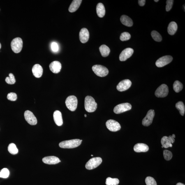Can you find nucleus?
<instances>
[{
    "label": "nucleus",
    "mask_w": 185,
    "mask_h": 185,
    "mask_svg": "<svg viewBox=\"0 0 185 185\" xmlns=\"http://www.w3.org/2000/svg\"><path fill=\"white\" fill-rule=\"evenodd\" d=\"M120 21L123 24L128 27H131L133 26V20L129 17L126 15H123L121 16Z\"/></svg>",
    "instance_id": "22"
},
{
    "label": "nucleus",
    "mask_w": 185,
    "mask_h": 185,
    "mask_svg": "<svg viewBox=\"0 0 185 185\" xmlns=\"http://www.w3.org/2000/svg\"><path fill=\"white\" fill-rule=\"evenodd\" d=\"M43 163L48 165H55L61 162L59 158L54 156L45 157L42 159Z\"/></svg>",
    "instance_id": "16"
},
{
    "label": "nucleus",
    "mask_w": 185,
    "mask_h": 185,
    "mask_svg": "<svg viewBox=\"0 0 185 185\" xmlns=\"http://www.w3.org/2000/svg\"><path fill=\"white\" fill-rule=\"evenodd\" d=\"M155 113L154 110L148 111L147 115L143 120L142 124L144 126H149L152 123L154 117Z\"/></svg>",
    "instance_id": "11"
},
{
    "label": "nucleus",
    "mask_w": 185,
    "mask_h": 185,
    "mask_svg": "<svg viewBox=\"0 0 185 185\" xmlns=\"http://www.w3.org/2000/svg\"><path fill=\"white\" fill-rule=\"evenodd\" d=\"M54 119L56 125L60 126L63 125V122L61 113L59 110L54 112L53 114Z\"/></svg>",
    "instance_id": "20"
},
{
    "label": "nucleus",
    "mask_w": 185,
    "mask_h": 185,
    "mask_svg": "<svg viewBox=\"0 0 185 185\" xmlns=\"http://www.w3.org/2000/svg\"><path fill=\"white\" fill-rule=\"evenodd\" d=\"M93 156V155H91V156Z\"/></svg>",
    "instance_id": "47"
},
{
    "label": "nucleus",
    "mask_w": 185,
    "mask_h": 185,
    "mask_svg": "<svg viewBox=\"0 0 185 185\" xmlns=\"http://www.w3.org/2000/svg\"><path fill=\"white\" fill-rule=\"evenodd\" d=\"M168 137L169 138H170L172 143H174V141H175V139H174V137H172V135H170Z\"/></svg>",
    "instance_id": "41"
},
{
    "label": "nucleus",
    "mask_w": 185,
    "mask_h": 185,
    "mask_svg": "<svg viewBox=\"0 0 185 185\" xmlns=\"http://www.w3.org/2000/svg\"><path fill=\"white\" fill-rule=\"evenodd\" d=\"M173 0H167L166 1V6L165 9L167 11H169L171 9L174 3Z\"/></svg>",
    "instance_id": "38"
},
{
    "label": "nucleus",
    "mask_w": 185,
    "mask_h": 185,
    "mask_svg": "<svg viewBox=\"0 0 185 185\" xmlns=\"http://www.w3.org/2000/svg\"><path fill=\"white\" fill-rule=\"evenodd\" d=\"M119 180L117 178H112L110 177L107 178L106 181V185H118L119 184Z\"/></svg>",
    "instance_id": "30"
},
{
    "label": "nucleus",
    "mask_w": 185,
    "mask_h": 185,
    "mask_svg": "<svg viewBox=\"0 0 185 185\" xmlns=\"http://www.w3.org/2000/svg\"><path fill=\"white\" fill-rule=\"evenodd\" d=\"M131 38V35L127 32H124L121 33L120 36V40L122 41H126L130 40Z\"/></svg>",
    "instance_id": "35"
},
{
    "label": "nucleus",
    "mask_w": 185,
    "mask_h": 185,
    "mask_svg": "<svg viewBox=\"0 0 185 185\" xmlns=\"http://www.w3.org/2000/svg\"><path fill=\"white\" fill-rule=\"evenodd\" d=\"M133 49L128 48L123 50L119 56L120 61H125L131 57L133 53Z\"/></svg>",
    "instance_id": "14"
},
{
    "label": "nucleus",
    "mask_w": 185,
    "mask_h": 185,
    "mask_svg": "<svg viewBox=\"0 0 185 185\" xmlns=\"http://www.w3.org/2000/svg\"><path fill=\"white\" fill-rule=\"evenodd\" d=\"M146 1L145 0H139L138 3L139 5L141 6H143L145 4Z\"/></svg>",
    "instance_id": "40"
},
{
    "label": "nucleus",
    "mask_w": 185,
    "mask_h": 185,
    "mask_svg": "<svg viewBox=\"0 0 185 185\" xmlns=\"http://www.w3.org/2000/svg\"><path fill=\"white\" fill-rule=\"evenodd\" d=\"M173 58L172 56L167 55L163 56L156 61V66L158 67H162L171 62Z\"/></svg>",
    "instance_id": "10"
},
{
    "label": "nucleus",
    "mask_w": 185,
    "mask_h": 185,
    "mask_svg": "<svg viewBox=\"0 0 185 185\" xmlns=\"http://www.w3.org/2000/svg\"><path fill=\"white\" fill-rule=\"evenodd\" d=\"M149 147L147 144L144 143H137L134 147V150L137 153L145 152L149 151Z\"/></svg>",
    "instance_id": "19"
},
{
    "label": "nucleus",
    "mask_w": 185,
    "mask_h": 185,
    "mask_svg": "<svg viewBox=\"0 0 185 185\" xmlns=\"http://www.w3.org/2000/svg\"><path fill=\"white\" fill-rule=\"evenodd\" d=\"M89 31L87 29L83 28L81 29L79 33V38L82 43H86L89 40Z\"/></svg>",
    "instance_id": "15"
},
{
    "label": "nucleus",
    "mask_w": 185,
    "mask_h": 185,
    "mask_svg": "<svg viewBox=\"0 0 185 185\" xmlns=\"http://www.w3.org/2000/svg\"><path fill=\"white\" fill-rule=\"evenodd\" d=\"M151 36L155 41L160 42L162 40V37L159 33L156 31H153L151 32Z\"/></svg>",
    "instance_id": "31"
},
{
    "label": "nucleus",
    "mask_w": 185,
    "mask_h": 185,
    "mask_svg": "<svg viewBox=\"0 0 185 185\" xmlns=\"http://www.w3.org/2000/svg\"><path fill=\"white\" fill-rule=\"evenodd\" d=\"M25 119L28 123L31 125H36L38 121L33 113L29 110L25 111L24 114Z\"/></svg>",
    "instance_id": "12"
},
{
    "label": "nucleus",
    "mask_w": 185,
    "mask_h": 185,
    "mask_svg": "<svg viewBox=\"0 0 185 185\" xmlns=\"http://www.w3.org/2000/svg\"><path fill=\"white\" fill-rule=\"evenodd\" d=\"M102 162L101 158L100 157H94L91 158L86 163L85 168L87 170H92L97 168Z\"/></svg>",
    "instance_id": "6"
},
{
    "label": "nucleus",
    "mask_w": 185,
    "mask_h": 185,
    "mask_svg": "<svg viewBox=\"0 0 185 185\" xmlns=\"http://www.w3.org/2000/svg\"><path fill=\"white\" fill-rule=\"evenodd\" d=\"M169 93V88L166 84H163L158 87L155 92V95L157 98H163L167 96Z\"/></svg>",
    "instance_id": "7"
},
{
    "label": "nucleus",
    "mask_w": 185,
    "mask_h": 185,
    "mask_svg": "<svg viewBox=\"0 0 185 185\" xmlns=\"http://www.w3.org/2000/svg\"><path fill=\"white\" fill-rule=\"evenodd\" d=\"M7 98L9 100L12 101H15L17 100V95L15 93L11 92L7 96Z\"/></svg>",
    "instance_id": "37"
},
{
    "label": "nucleus",
    "mask_w": 185,
    "mask_h": 185,
    "mask_svg": "<svg viewBox=\"0 0 185 185\" xmlns=\"http://www.w3.org/2000/svg\"><path fill=\"white\" fill-rule=\"evenodd\" d=\"M50 71L54 73H58L61 71V64L60 62L55 61L52 62L49 66Z\"/></svg>",
    "instance_id": "17"
},
{
    "label": "nucleus",
    "mask_w": 185,
    "mask_h": 185,
    "mask_svg": "<svg viewBox=\"0 0 185 185\" xmlns=\"http://www.w3.org/2000/svg\"><path fill=\"white\" fill-rule=\"evenodd\" d=\"M99 49L102 56L103 57H107L110 53V48L105 45H101Z\"/></svg>",
    "instance_id": "25"
},
{
    "label": "nucleus",
    "mask_w": 185,
    "mask_h": 185,
    "mask_svg": "<svg viewBox=\"0 0 185 185\" xmlns=\"http://www.w3.org/2000/svg\"><path fill=\"white\" fill-rule=\"evenodd\" d=\"M8 149L9 152L12 155L16 154L18 152V150L16 147V146L13 143H10L9 144Z\"/></svg>",
    "instance_id": "29"
},
{
    "label": "nucleus",
    "mask_w": 185,
    "mask_h": 185,
    "mask_svg": "<svg viewBox=\"0 0 185 185\" xmlns=\"http://www.w3.org/2000/svg\"><path fill=\"white\" fill-rule=\"evenodd\" d=\"M5 81L7 83L9 84H13L15 83V79L13 74H9V77H7L5 79Z\"/></svg>",
    "instance_id": "32"
},
{
    "label": "nucleus",
    "mask_w": 185,
    "mask_h": 185,
    "mask_svg": "<svg viewBox=\"0 0 185 185\" xmlns=\"http://www.w3.org/2000/svg\"><path fill=\"white\" fill-rule=\"evenodd\" d=\"M77 100L76 97L71 96L67 98L65 103L67 108L72 112L75 111L77 108Z\"/></svg>",
    "instance_id": "3"
},
{
    "label": "nucleus",
    "mask_w": 185,
    "mask_h": 185,
    "mask_svg": "<svg viewBox=\"0 0 185 185\" xmlns=\"http://www.w3.org/2000/svg\"><path fill=\"white\" fill-rule=\"evenodd\" d=\"M1 43H0V49H1Z\"/></svg>",
    "instance_id": "45"
},
{
    "label": "nucleus",
    "mask_w": 185,
    "mask_h": 185,
    "mask_svg": "<svg viewBox=\"0 0 185 185\" xmlns=\"http://www.w3.org/2000/svg\"><path fill=\"white\" fill-rule=\"evenodd\" d=\"M84 116H85V117H87V115H86V114H84Z\"/></svg>",
    "instance_id": "46"
},
{
    "label": "nucleus",
    "mask_w": 185,
    "mask_h": 185,
    "mask_svg": "<svg viewBox=\"0 0 185 185\" xmlns=\"http://www.w3.org/2000/svg\"><path fill=\"white\" fill-rule=\"evenodd\" d=\"M132 82L128 79H125L121 81L117 86V89L120 91H124L131 87Z\"/></svg>",
    "instance_id": "13"
},
{
    "label": "nucleus",
    "mask_w": 185,
    "mask_h": 185,
    "mask_svg": "<svg viewBox=\"0 0 185 185\" xmlns=\"http://www.w3.org/2000/svg\"><path fill=\"white\" fill-rule=\"evenodd\" d=\"M176 108L179 111L181 115L184 116L185 113V107L183 102L181 101L178 102L176 105Z\"/></svg>",
    "instance_id": "27"
},
{
    "label": "nucleus",
    "mask_w": 185,
    "mask_h": 185,
    "mask_svg": "<svg viewBox=\"0 0 185 185\" xmlns=\"http://www.w3.org/2000/svg\"><path fill=\"white\" fill-rule=\"evenodd\" d=\"M161 142L162 147L164 148H168L172 147V144L168 137L164 136L162 137Z\"/></svg>",
    "instance_id": "26"
},
{
    "label": "nucleus",
    "mask_w": 185,
    "mask_h": 185,
    "mask_svg": "<svg viewBox=\"0 0 185 185\" xmlns=\"http://www.w3.org/2000/svg\"><path fill=\"white\" fill-rule=\"evenodd\" d=\"M32 71L33 75L37 78L41 77L43 73V69L39 64H36L33 66Z\"/></svg>",
    "instance_id": "18"
},
{
    "label": "nucleus",
    "mask_w": 185,
    "mask_h": 185,
    "mask_svg": "<svg viewBox=\"0 0 185 185\" xmlns=\"http://www.w3.org/2000/svg\"><path fill=\"white\" fill-rule=\"evenodd\" d=\"M84 106L87 112H92L96 110L98 105L94 98L91 96H87L85 99Z\"/></svg>",
    "instance_id": "2"
},
{
    "label": "nucleus",
    "mask_w": 185,
    "mask_h": 185,
    "mask_svg": "<svg viewBox=\"0 0 185 185\" xmlns=\"http://www.w3.org/2000/svg\"><path fill=\"white\" fill-rule=\"evenodd\" d=\"M164 158L166 160H170L171 159L172 157V154L171 151L165 150L163 152Z\"/></svg>",
    "instance_id": "36"
},
{
    "label": "nucleus",
    "mask_w": 185,
    "mask_h": 185,
    "mask_svg": "<svg viewBox=\"0 0 185 185\" xmlns=\"http://www.w3.org/2000/svg\"><path fill=\"white\" fill-rule=\"evenodd\" d=\"M183 84L178 81H176L173 84V89L176 93H179L183 89Z\"/></svg>",
    "instance_id": "28"
},
{
    "label": "nucleus",
    "mask_w": 185,
    "mask_h": 185,
    "mask_svg": "<svg viewBox=\"0 0 185 185\" xmlns=\"http://www.w3.org/2000/svg\"><path fill=\"white\" fill-rule=\"evenodd\" d=\"M147 185H157L155 179L152 177H147L145 180Z\"/></svg>",
    "instance_id": "34"
},
{
    "label": "nucleus",
    "mask_w": 185,
    "mask_h": 185,
    "mask_svg": "<svg viewBox=\"0 0 185 185\" xmlns=\"http://www.w3.org/2000/svg\"><path fill=\"white\" fill-rule=\"evenodd\" d=\"M82 141V140L79 139L65 141L61 142L59 144V146L63 149H73L78 147L81 144Z\"/></svg>",
    "instance_id": "1"
},
{
    "label": "nucleus",
    "mask_w": 185,
    "mask_h": 185,
    "mask_svg": "<svg viewBox=\"0 0 185 185\" xmlns=\"http://www.w3.org/2000/svg\"><path fill=\"white\" fill-rule=\"evenodd\" d=\"M12 50L15 53H19L22 51L23 47V41L20 38L13 39L11 42Z\"/></svg>",
    "instance_id": "5"
},
{
    "label": "nucleus",
    "mask_w": 185,
    "mask_h": 185,
    "mask_svg": "<svg viewBox=\"0 0 185 185\" xmlns=\"http://www.w3.org/2000/svg\"><path fill=\"white\" fill-rule=\"evenodd\" d=\"M82 1L81 0H74L69 8V11L70 12L76 11L80 6Z\"/></svg>",
    "instance_id": "21"
},
{
    "label": "nucleus",
    "mask_w": 185,
    "mask_h": 185,
    "mask_svg": "<svg viewBox=\"0 0 185 185\" xmlns=\"http://www.w3.org/2000/svg\"><path fill=\"white\" fill-rule=\"evenodd\" d=\"M154 1L156 2H157L159 1V0H157V1H156V0H154Z\"/></svg>",
    "instance_id": "44"
},
{
    "label": "nucleus",
    "mask_w": 185,
    "mask_h": 185,
    "mask_svg": "<svg viewBox=\"0 0 185 185\" xmlns=\"http://www.w3.org/2000/svg\"><path fill=\"white\" fill-rule=\"evenodd\" d=\"M162 147V148H163V147Z\"/></svg>",
    "instance_id": "48"
},
{
    "label": "nucleus",
    "mask_w": 185,
    "mask_h": 185,
    "mask_svg": "<svg viewBox=\"0 0 185 185\" xmlns=\"http://www.w3.org/2000/svg\"><path fill=\"white\" fill-rule=\"evenodd\" d=\"M106 124L107 128L111 131L116 132L121 129L120 124L114 120H109L107 121Z\"/></svg>",
    "instance_id": "9"
},
{
    "label": "nucleus",
    "mask_w": 185,
    "mask_h": 185,
    "mask_svg": "<svg viewBox=\"0 0 185 185\" xmlns=\"http://www.w3.org/2000/svg\"><path fill=\"white\" fill-rule=\"evenodd\" d=\"M172 137H174V138H175V137H176V136H175V135H174V134H173V135H172Z\"/></svg>",
    "instance_id": "43"
},
{
    "label": "nucleus",
    "mask_w": 185,
    "mask_h": 185,
    "mask_svg": "<svg viewBox=\"0 0 185 185\" xmlns=\"http://www.w3.org/2000/svg\"><path fill=\"white\" fill-rule=\"evenodd\" d=\"M176 185H185L184 184H182V183H178V184H176Z\"/></svg>",
    "instance_id": "42"
},
{
    "label": "nucleus",
    "mask_w": 185,
    "mask_h": 185,
    "mask_svg": "<svg viewBox=\"0 0 185 185\" xmlns=\"http://www.w3.org/2000/svg\"><path fill=\"white\" fill-rule=\"evenodd\" d=\"M92 69L94 73L100 77L106 76L109 73L108 69L101 65H94L93 66Z\"/></svg>",
    "instance_id": "4"
},
{
    "label": "nucleus",
    "mask_w": 185,
    "mask_h": 185,
    "mask_svg": "<svg viewBox=\"0 0 185 185\" xmlns=\"http://www.w3.org/2000/svg\"><path fill=\"white\" fill-rule=\"evenodd\" d=\"M51 47L53 52H56L59 50V46L56 42H52L51 44Z\"/></svg>",
    "instance_id": "39"
},
{
    "label": "nucleus",
    "mask_w": 185,
    "mask_h": 185,
    "mask_svg": "<svg viewBox=\"0 0 185 185\" xmlns=\"http://www.w3.org/2000/svg\"><path fill=\"white\" fill-rule=\"evenodd\" d=\"M10 172L7 169L4 168L0 171V178H7L9 176Z\"/></svg>",
    "instance_id": "33"
},
{
    "label": "nucleus",
    "mask_w": 185,
    "mask_h": 185,
    "mask_svg": "<svg viewBox=\"0 0 185 185\" xmlns=\"http://www.w3.org/2000/svg\"><path fill=\"white\" fill-rule=\"evenodd\" d=\"M178 29V26L175 22H172L170 23L168 27V32L170 35H174L176 33Z\"/></svg>",
    "instance_id": "24"
},
{
    "label": "nucleus",
    "mask_w": 185,
    "mask_h": 185,
    "mask_svg": "<svg viewBox=\"0 0 185 185\" xmlns=\"http://www.w3.org/2000/svg\"><path fill=\"white\" fill-rule=\"evenodd\" d=\"M96 12L98 16L100 17H103L105 14V9L103 3H98L96 6Z\"/></svg>",
    "instance_id": "23"
},
{
    "label": "nucleus",
    "mask_w": 185,
    "mask_h": 185,
    "mask_svg": "<svg viewBox=\"0 0 185 185\" xmlns=\"http://www.w3.org/2000/svg\"><path fill=\"white\" fill-rule=\"evenodd\" d=\"M132 106L128 103L120 104L114 107V112L116 114H120L131 110Z\"/></svg>",
    "instance_id": "8"
}]
</instances>
